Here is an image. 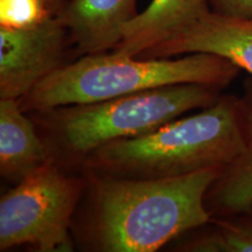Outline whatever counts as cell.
I'll use <instances>...</instances> for the list:
<instances>
[{"mask_svg": "<svg viewBox=\"0 0 252 252\" xmlns=\"http://www.w3.org/2000/svg\"><path fill=\"white\" fill-rule=\"evenodd\" d=\"M223 167L168 179H128L83 172L81 215L72 230L86 250L154 252L207 225L208 189Z\"/></svg>", "mask_w": 252, "mask_h": 252, "instance_id": "cell-1", "label": "cell"}, {"mask_svg": "<svg viewBox=\"0 0 252 252\" xmlns=\"http://www.w3.org/2000/svg\"><path fill=\"white\" fill-rule=\"evenodd\" d=\"M238 96L139 137L112 141L90 153L82 172L128 179H168L224 167L243 151Z\"/></svg>", "mask_w": 252, "mask_h": 252, "instance_id": "cell-2", "label": "cell"}, {"mask_svg": "<svg viewBox=\"0 0 252 252\" xmlns=\"http://www.w3.org/2000/svg\"><path fill=\"white\" fill-rule=\"evenodd\" d=\"M220 88L174 84L102 102L34 111L33 121L50 158L64 168H81L84 159L104 145L150 133L185 113L213 105Z\"/></svg>", "mask_w": 252, "mask_h": 252, "instance_id": "cell-3", "label": "cell"}, {"mask_svg": "<svg viewBox=\"0 0 252 252\" xmlns=\"http://www.w3.org/2000/svg\"><path fill=\"white\" fill-rule=\"evenodd\" d=\"M241 72L235 63L214 54L193 53L180 59H146L111 52L68 62L23 98L26 112L102 102L126 94L184 83L225 89Z\"/></svg>", "mask_w": 252, "mask_h": 252, "instance_id": "cell-4", "label": "cell"}, {"mask_svg": "<svg viewBox=\"0 0 252 252\" xmlns=\"http://www.w3.org/2000/svg\"><path fill=\"white\" fill-rule=\"evenodd\" d=\"M50 159L0 198V251L27 245L39 252L74 250L72 222L86 175Z\"/></svg>", "mask_w": 252, "mask_h": 252, "instance_id": "cell-5", "label": "cell"}, {"mask_svg": "<svg viewBox=\"0 0 252 252\" xmlns=\"http://www.w3.org/2000/svg\"><path fill=\"white\" fill-rule=\"evenodd\" d=\"M68 28L53 19L27 28L0 27V99H20L67 64Z\"/></svg>", "mask_w": 252, "mask_h": 252, "instance_id": "cell-6", "label": "cell"}, {"mask_svg": "<svg viewBox=\"0 0 252 252\" xmlns=\"http://www.w3.org/2000/svg\"><path fill=\"white\" fill-rule=\"evenodd\" d=\"M193 53L220 56L252 75V18L225 17L210 11L138 58H173Z\"/></svg>", "mask_w": 252, "mask_h": 252, "instance_id": "cell-7", "label": "cell"}, {"mask_svg": "<svg viewBox=\"0 0 252 252\" xmlns=\"http://www.w3.org/2000/svg\"><path fill=\"white\" fill-rule=\"evenodd\" d=\"M137 0H69L60 19L78 56L111 52L138 14Z\"/></svg>", "mask_w": 252, "mask_h": 252, "instance_id": "cell-8", "label": "cell"}, {"mask_svg": "<svg viewBox=\"0 0 252 252\" xmlns=\"http://www.w3.org/2000/svg\"><path fill=\"white\" fill-rule=\"evenodd\" d=\"M238 113L244 147L208 189L204 201L214 219L235 216L252 208V75L243 82Z\"/></svg>", "mask_w": 252, "mask_h": 252, "instance_id": "cell-9", "label": "cell"}, {"mask_svg": "<svg viewBox=\"0 0 252 252\" xmlns=\"http://www.w3.org/2000/svg\"><path fill=\"white\" fill-rule=\"evenodd\" d=\"M212 11L209 0H152L123 30L113 52L140 56Z\"/></svg>", "mask_w": 252, "mask_h": 252, "instance_id": "cell-10", "label": "cell"}, {"mask_svg": "<svg viewBox=\"0 0 252 252\" xmlns=\"http://www.w3.org/2000/svg\"><path fill=\"white\" fill-rule=\"evenodd\" d=\"M18 99H0V174L17 185L50 158L33 118Z\"/></svg>", "mask_w": 252, "mask_h": 252, "instance_id": "cell-11", "label": "cell"}, {"mask_svg": "<svg viewBox=\"0 0 252 252\" xmlns=\"http://www.w3.org/2000/svg\"><path fill=\"white\" fill-rule=\"evenodd\" d=\"M180 251L190 252H252V208L238 215L213 219Z\"/></svg>", "mask_w": 252, "mask_h": 252, "instance_id": "cell-12", "label": "cell"}, {"mask_svg": "<svg viewBox=\"0 0 252 252\" xmlns=\"http://www.w3.org/2000/svg\"><path fill=\"white\" fill-rule=\"evenodd\" d=\"M69 0H0V27L27 28L58 19Z\"/></svg>", "mask_w": 252, "mask_h": 252, "instance_id": "cell-13", "label": "cell"}, {"mask_svg": "<svg viewBox=\"0 0 252 252\" xmlns=\"http://www.w3.org/2000/svg\"><path fill=\"white\" fill-rule=\"evenodd\" d=\"M212 12L225 17L252 18V0H209Z\"/></svg>", "mask_w": 252, "mask_h": 252, "instance_id": "cell-14", "label": "cell"}]
</instances>
